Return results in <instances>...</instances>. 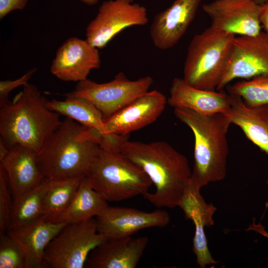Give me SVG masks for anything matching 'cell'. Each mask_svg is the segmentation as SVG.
<instances>
[{
  "mask_svg": "<svg viewBox=\"0 0 268 268\" xmlns=\"http://www.w3.org/2000/svg\"><path fill=\"white\" fill-rule=\"evenodd\" d=\"M106 240L99 233L94 217L67 224L47 246L44 268L85 267L91 252Z\"/></svg>",
  "mask_w": 268,
  "mask_h": 268,
  "instance_id": "52a82bcc",
  "label": "cell"
},
{
  "mask_svg": "<svg viewBox=\"0 0 268 268\" xmlns=\"http://www.w3.org/2000/svg\"><path fill=\"white\" fill-rule=\"evenodd\" d=\"M0 268H27L25 253L7 232L0 234Z\"/></svg>",
  "mask_w": 268,
  "mask_h": 268,
  "instance_id": "4316f807",
  "label": "cell"
},
{
  "mask_svg": "<svg viewBox=\"0 0 268 268\" xmlns=\"http://www.w3.org/2000/svg\"><path fill=\"white\" fill-rule=\"evenodd\" d=\"M81 179L50 181L43 202L42 218L45 221L57 223L69 205Z\"/></svg>",
  "mask_w": 268,
  "mask_h": 268,
  "instance_id": "d4e9b609",
  "label": "cell"
},
{
  "mask_svg": "<svg viewBox=\"0 0 268 268\" xmlns=\"http://www.w3.org/2000/svg\"><path fill=\"white\" fill-rule=\"evenodd\" d=\"M120 135L117 150L139 166L155 187L144 199L158 207L179 206L190 184L192 174L187 157L163 141L143 143Z\"/></svg>",
  "mask_w": 268,
  "mask_h": 268,
  "instance_id": "6da1fadb",
  "label": "cell"
},
{
  "mask_svg": "<svg viewBox=\"0 0 268 268\" xmlns=\"http://www.w3.org/2000/svg\"><path fill=\"white\" fill-rule=\"evenodd\" d=\"M179 207L184 211L186 218L191 220L195 225L193 250L197 263L201 268L214 266L218 263L212 257L207 245L204 228L213 225V216L216 207L207 203L200 193V189L192 185L184 196Z\"/></svg>",
  "mask_w": 268,
  "mask_h": 268,
  "instance_id": "2e32d148",
  "label": "cell"
},
{
  "mask_svg": "<svg viewBox=\"0 0 268 268\" xmlns=\"http://www.w3.org/2000/svg\"><path fill=\"white\" fill-rule=\"evenodd\" d=\"M67 224L45 221L35 222L7 233L21 246L26 259L27 268H42L45 249Z\"/></svg>",
  "mask_w": 268,
  "mask_h": 268,
  "instance_id": "ffe728a7",
  "label": "cell"
},
{
  "mask_svg": "<svg viewBox=\"0 0 268 268\" xmlns=\"http://www.w3.org/2000/svg\"><path fill=\"white\" fill-rule=\"evenodd\" d=\"M101 148L89 135V127L66 118L37 152V163L50 182L86 177Z\"/></svg>",
  "mask_w": 268,
  "mask_h": 268,
  "instance_id": "7a4b0ae2",
  "label": "cell"
},
{
  "mask_svg": "<svg viewBox=\"0 0 268 268\" xmlns=\"http://www.w3.org/2000/svg\"><path fill=\"white\" fill-rule=\"evenodd\" d=\"M109 206L107 201L83 178L67 208L57 223L66 224L88 220L101 214Z\"/></svg>",
  "mask_w": 268,
  "mask_h": 268,
  "instance_id": "7402d4cb",
  "label": "cell"
},
{
  "mask_svg": "<svg viewBox=\"0 0 268 268\" xmlns=\"http://www.w3.org/2000/svg\"><path fill=\"white\" fill-rule=\"evenodd\" d=\"M148 243L146 236L109 239L93 250L85 267L88 268H135Z\"/></svg>",
  "mask_w": 268,
  "mask_h": 268,
  "instance_id": "e0dca14e",
  "label": "cell"
},
{
  "mask_svg": "<svg viewBox=\"0 0 268 268\" xmlns=\"http://www.w3.org/2000/svg\"><path fill=\"white\" fill-rule=\"evenodd\" d=\"M219 91L197 88L183 78L176 77L171 84L167 103L174 108H186L204 115L226 114L231 107L229 94Z\"/></svg>",
  "mask_w": 268,
  "mask_h": 268,
  "instance_id": "ac0fdd59",
  "label": "cell"
},
{
  "mask_svg": "<svg viewBox=\"0 0 268 268\" xmlns=\"http://www.w3.org/2000/svg\"><path fill=\"white\" fill-rule=\"evenodd\" d=\"M9 151V149L0 137V162L2 161L6 157Z\"/></svg>",
  "mask_w": 268,
  "mask_h": 268,
  "instance_id": "d6a6232c",
  "label": "cell"
},
{
  "mask_svg": "<svg viewBox=\"0 0 268 268\" xmlns=\"http://www.w3.org/2000/svg\"><path fill=\"white\" fill-rule=\"evenodd\" d=\"M37 87L28 83L0 108V135L7 147L20 145L37 152L61 123Z\"/></svg>",
  "mask_w": 268,
  "mask_h": 268,
  "instance_id": "3957f363",
  "label": "cell"
},
{
  "mask_svg": "<svg viewBox=\"0 0 268 268\" xmlns=\"http://www.w3.org/2000/svg\"><path fill=\"white\" fill-rule=\"evenodd\" d=\"M176 117L188 126L195 138L194 162L190 185L201 189L223 180L229 153L227 135L231 124L223 113L204 115L188 108H174Z\"/></svg>",
  "mask_w": 268,
  "mask_h": 268,
  "instance_id": "277c9868",
  "label": "cell"
},
{
  "mask_svg": "<svg viewBox=\"0 0 268 268\" xmlns=\"http://www.w3.org/2000/svg\"><path fill=\"white\" fill-rule=\"evenodd\" d=\"M260 20L262 28L268 33V0L260 4Z\"/></svg>",
  "mask_w": 268,
  "mask_h": 268,
  "instance_id": "4dcf8cb0",
  "label": "cell"
},
{
  "mask_svg": "<svg viewBox=\"0 0 268 268\" xmlns=\"http://www.w3.org/2000/svg\"><path fill=\"white\" fill-rule=\"evenodd\" d=\"M153 83V79L149 76L131 80L120 72L113 80L105 83H99L88 79L79 81L75 89L68 93L89 100L104 120L148 91Z\"/></svg>",
  "mask_w": 268,
  "mask_h": 268,
  "instance_id": "ba28073f",
  "label": "cell"
},
{
  "mask_svg": "<svg viewBox=\"0 0 268 268\" xmlns=\"http://www.w3.org/2000/svg\"><path fill=\"white\" fill-rule=\"evenodd\" d=\"M64 100L47 101L48 107L52 111L71 119L78 123L104 131V119L100 112L88 99L79 96L65 94Z\"/></svg>",
  "mask_w": 268,
  "mask_h": 268,
  "instance_id": "cb8c5ba5",
  "label": "cell"
},
{
  "mask_svg": "<svg viewBox=\"0 0 268 268\" xmlns=\"http://www.w3.org/2000/svg\"><path fill=\"white\" fill-rule=\"evenodd\" d=\"M246 231H253L260 234V235L268 238V231L267 230L264 226L260 223H256L255 221L251 224Z\"/></svg>",
  "mask_w": 268,
  "mask_h": 268,
  "instance_id": "1f68e13d",
  "label": "cell"
},
{
  "mask_svg": "<svg viewBox=\"0 0 268 268\" xmlns=\"http://www.w3.org/2000/svg\"><path fill=\"white\" fill-rule=\"evenodd\" d=\"M148 22L147 9L134 0H106L86 27V40L101 49L124 29Z\"/></svg>",
  "mask_w": 268,
  "mask_h": 268,
  "instance_id": "9c48e42d",
  "label": "cell"
},
{
  "mask_svg": "<svg viewBox=\"0 0 268 268\" xmlns=\"http://www.w3.org/2000/svg\"><path fill=\"white\" fill-rule=\"evenodd\" d=\"M99 49L86 39H67L57 50L50 67L51 73L64 81L79 82L87 79L101 66Z\"/></svg>",
  "mask_w": 268,
  "mask_h": 268,
  "instance_id": "4fadbf2b",
  "label": "cell"
},
{
  "mask_svg": "<svg viewBox=\"0 0 268 268\" xmlns=\"http://www.w3.org/2000/svg\"><path fill=\"white\" fill-rule=\"evenodd\" d=\"M229 94L239 96L249 107L268 105V75L238 82L228 89Z\"/></svg>",
  "mask_w": 268,
  "mask_h": 268,
  "instance_id": "484cf974",
  "label": "cell"
},
{
  "mask_svg": "<svg viewBox=\"0 0 268 268\" xmlns=\"http://www.w3.org/2000/svg\"><path fill=\"white\" fill-rule=\"evenodd\" d=\"M50 184L44 178L36 187L13 199L9 230L25 226L42 218L44 199Z\"/></svg>",
  "mask_w": 268,
  "mask_h": 268,
  "instance_id": "603a6c76",
  "label": "cell"
},
{
  "mask_svg": "<svg viewBox=\"0 0 268 268\" xmlns=\"http://www.w3.org/2000/svg\"><path fill=\"white\" fill-rule=\"evenodd\" d=\"M235 35L211 26L195 35L189 45L183 79L201 89H217L225 71Z\"/></svg>",
  "mask_w": 268,
  "mask_h": 268,
  "instance_id": "5b68a950",
  "label": "cell"
},
{
  "mask_svg": "<svg viewBox=\"0 0 268 268\" xmlns=\"http://www.w3.org/2000/svg\"><path fill=\"white\" fill-rule=\"evenodd\" d=\"M86 177L107 201L143 195L153 184L139 166L120 152L101 148Z\"/></svg>",
  "mask_w": 268,
  "mask_h": 268,
  "instance_id": "8992f818",
  "label": "cell"
},
{
  "mask_svg": "<svg viewBox=\"0 0 268 268\" xmlns=\"http://www.w3.org/2000/svg\"><path fill=\"white\" fill-rule=\"evenodd\" d=\"M28 0H0V19H2L10 12L22 10Z\"/></svg>",
  "mask_w": 268,
  "mask_h": 268,
  "instance_id": "f546056e",
  "label": "cell"
},
{
  "mask_svg": "<svg viewBox=\"0 0 268 268\" xmlns=\"http://www.w3.org/2000/svg\"><path fill=\"white\" fill-rule=\"evenodd\" d=\"M166 103V97L160 91H147L104 120L102 134L126 136L156 121Z\"/></svg>",
  "mask_w": 268,
  "mask_h": 268,
  "instance_id": "5bb4252c",
  "label": "cell"
},
{
  "mask_svg": "<svg viewBox=\"0 0 268 268\" xmlns=\"http://www.w3.org/2000/svg\"><path fill=\"white\" fill-rule=\"evenodd\" d=\"M266 0H255V1L259 4H261L264 2H265Z\"/></svg>",
  "mask_w": 268,
  "mask_h": 268,
  "instance_id": "e575fe53",
  "label": "cell"
},
{
  "mask_svg": "<svg viewBox=\"0 0 268 268\" xmlns=\"http://www.w3.org/2000/svg\"><path fill=\"white\" fill-rule=\"evenodd\" d=\"M229 96L231 107L225 114L231 124L239 127L249 140L268 154V105L249 107L239 96Z\"/></svg>",
  "mask_w": 268,
  "mask_h": 268,
  "instance_id": "44dd1931",
  "label": "cell"
},
{
  "mask_svg": "<svg viewBox=\"0 0 268 268\" xmlns=\"http://www.w3.org/2000/svg\"><path fill=\"white\" fill-rule=\"evenodd\" d=\"M80 1L89 6H92L98 3L99 0H79Z\"/></svg>",
  "mask_w": 268,
  "mask_h": 268,
  "instance_id": "836d02e7",
  "label": "cell"
},
{
  "mask_svg": "<svg viewBox=\"0 0 268 268\" xmlns=\"http://www.w3.org/2000/svg\"><path fill=\"white\" fill-rule=\"evenodd\" d=\"M201 0H175L154 16L149 32L156 48L168 50L179 42L194 19Z\"/></svg>",
  "mask_w": 268,
  "mask_h": 268,
  "instance_id": "9a60e30c",
  "label": "cell"
},
{
  "mask_svg": "<svg viewBox=\"0 0 268 268\" xmlns=\"http://www.w3.org/2000/svg\"><path fill=\"white\" fill-rule=\"evenodd\" d=\"M98 231L107 240L131 236L150 227H163L170 220L166 211L157 209L145 212L136 208L108 206L95 217Z\"/></svg>",
  "mask_w": 268,
  "mask_h": 268,
  "instance_id": "7c38bea8",
  "label": "cell"
},
{
  "mask_svg": "<svg viewBox=\"0 0 268 268\" xmlns=\"http://www.w3.org/2000/svg\"><path fill=\"white\" fill-rule=\"evenodd\" d=\"M13 198L6 173L0 164V234L9 231Z\"/></svg>",
  "mask_w": 268,
  "mask_h": 268,
  "instance_id": "83f0119b",
  "label": "cell"
},
{
  "mask_svg": "<svg viewBox=\"0 0 268 268\" xmlns=\"http://www.w3.org/2000/svg\"><path fill=\"white\" fill-rule=\"evenodd\" d=\"M212 27L239 36L261 32L260 5L255 0H215L202 6Z\"/></svg>",
  "mask_w": 268,
  "mask_h": 268,
  "instance_id": "8fae6325",
  "label": "cell"
},
{
  "mask_svg": "<svg viewBox=\"0 0 268 268\" xmlns=\"http://www.w3.org/2000/svg\"><path fill=\"white\" fill-rule=\"evenodd\" d=\"M37 158L36 151L17 145L11 147L0 162L6 173L13 199L36 187L44 179Z\"/></svg>",
  "mask_w": 268,
  "mask_h": 268,
  "instance_id": "d6986e66",
  "label": "cell"
},
{
  "mask_svg": "<svg viewBox=\"0 0 268 268\" xmlns=\"http://www.w3.org/2000/svg\"><path fill=\"white\" fill-rule=\"evenodd\" d=\"M36 68H33L24 73L20 77L13 80H5L0 81V107L5 105L9 100L8 96L14 89L20 86H25L36 71Z\"/></svg>",
  "mask_w": 268,
  "mask_h": 268,
  "instance_id": "f1b7e54d",
  "label": "cell"
},
{
  "mask_svg": "<svg viewBox=\"0 0 268 268\" xmlns=\"http://www.w3.org/2000/svg\"><path fill=\"white\" fill-rule=\"evenodd\" d=\"M268 75V33L235 37L227 66L217 88L236 78L247 80Z\"/></svg>",
  "mask_w": 268,
  "mask_h": 268,
  "instance_id": "30bf717a",
  "label": "cell"
}]
</instances>
